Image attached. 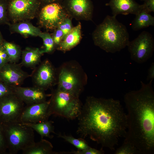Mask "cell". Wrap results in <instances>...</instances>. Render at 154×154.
<instances>
[{"mask_svg":"<svg viewBox=\"0 0 154 154\" xmlns=\"http://www.w3.org/2000/svg\"><path fill=\"white\" fill-rule=\"evenodd\" d=\"M141 0L144 2L142 4L143 10L150 13L152 12H154V0Z\"/></svg>","mask_w":154,"mask_h":154,"instance_id":"obj_33","label":"cell"},{"mask_svg":"<svg viewBox=\"0 0 154 154\" xmlns=\"http://www.w3.org/2000/svg\"><path fill=\"white\" fill-rule=\"evenodd\" d=\"M115 154H139V152L136 147L131 143L124 141L122 145L117 149Z\"/></svg>","mask_w":154,"mask_h":154,"instance_id":"obj_26","label":"cell"},{"mask_svg":"<svg viewBox=\"0 0 154 154\" xmlns=\"http://www.w3.org/2000/svg\"><path fill=\"white\" fill-rule=\"evenodd\" d=\"M81 38V25L80 23L79 22L64 37L57 47V49L63 52L70 50L80 43Z\"/></svg>","mask_w":154,"mask_h":154,"instance_id":"obj_17","label":"cell"},{"mask_svg":"<svg viewBox=\"0 0 154 154\" xmlns=\"http://www.w3.org/2000/svg\"><path fill=\"white\" fill-rule=\"evenodd\" d=\"M6 10L4 4L0 1V23L4 21L6 19Z\"/></svg>","mask_w":154,"mask_h":154,"instance_id":"obj_34","label":"cell"},{"mask_svg":"<svg viewBox=\"0 0 154 154\" xmlns=\"http://www.w3.org/2000/svg\"><path fill=\"white\" fill-rule=\"evenodd\" d=\"M51 36L56 47H57L63 39L64 35L62 31L57 28L55 30Z\"/></svg>","mask_w":154,"mask_h":154,"instance_id":"obj_30","label":"cell"},{"mask_svg":"<svg viewBox=\"0 0 154 154\" xmlns=\"http://www.w3.org/2000/svg\"><path fill=\"white\" fill-rule=\"evenodd\" d=\"M42 54L38 48H26L22 52V63L28 67H33L40 62Z\"/></svg>","mask_w":154,"mask_h":154,"instance_id":"obj_20","label":"cell"},{"mask_svg":"<svg viewBox=\"0 0 154 154\" xmlns=\"http://www.w3.org/2000/svg\"><path fill=\"white\" fill-rule=\"evenodd\" d=\"M73 27L71 19L68 17L66 18L58 28L63 32L64 37L70 32Z\"/></svg>","mask_w":154,"mask_h":154,"instance_id":"obj_28","label":"cell"},{"mask_svg":"<svg viewBox=\"0 0 154 154\" xmlns=\"http://www.w3.org/2000/svg\"><path fill=\"white\" fill-rule=\"evenodd\" d=\"M62 5L70 17L77 20H92L93 6L91 0H64Z\"/></svg>","mask_w":154,"mask_h":154,"instance_id":"obj_12","label":"cell"},{"mask_svg":"<svg viewBox=\"0 0 154 154\" xmlns=\"http://www.w3.org/2000/svg\"><path fill=\"white\" fill-rule=\"evenodd\" d=\"M77 68L67 65L60 70L58 88L69 92L79 98L83 87L81 75Z\"/></svg>","mask_w":154,"mask_h":154,"instance_id":"obj_9","label":"cell"},{"mask_svg":"<svg viewBox=\"0 0 154 154\" xmlns=\"http://www.w3.org/2000/svg\"><path fill=\"white\" fill-rule=\"evenodd\" d=\"M52 115L49 101L25 106L19 120L21 123H36L48 120Z\"/></svg>","mask_w":154,"mask_h":154,"instance_id":"obj_11","label":"cell"},{"mask_svg":"<svg viewBox=\"0 0 154 154\" xmlns=\"http://www.w3.org/2000/svg\"><path fill=\"white\" fill-rule=\"evenodd\" d=\"M9 62V56L2 44L0 46V68Z\"/></svg>","mask_w":154,"mask_h":154,"instance_id":"obj_32","label":"cell"},{"mask_svg":"<svg viewBox=\"0 0 154 154\" xmlns=\"http://www.w3.org/2000/svg\"><path fill=\"white\" fill-rule=\"evenodd\" d=\"M77 118L78 135L102 147L114 150L120 138L126 135L127 114L119 100L88 97Z\"/></svg>","mask_w":154,"mask_h":154,"instance_id":"obj_1","label":"cell"},{"mask_svg":"<svg viewBox=\"0 0 154 154\" xmlns=\"http://www.w3.org/2000/svg\"><path fill=\"white\" fill-rule=\"evenodd\" d=\"M39 37L43 40L44 48L41 50V53H48L52 52L56 47L51 35L49 33L41 32L39 34Z\"/></svg>","mask_w":154,"mask_h":154,"instance_id":"obj_25","label":"cell"},{"mask_svg":"<svg viewBox=\"0 0 154 154\" xmlns=\"http://www.w3.org/2000/svg\"><path fill=\"white\" fill-rule=\"evenodd\" d=\"M40 4L38 0H13L9 7L10 17L15 23L33 19Z\"/></svg>","mask_w":154,"mask_h":154,"instance_id":"obj_10","label":"cell"},{"mask_svg":"<svg viewBox=\"0 0 154 154\" xmlns=\"http://www.w3.org/2000/svg\"><path fill=\"white\" fill-rule=\"evenodd\" d=\"M55 77L53 67L49 61H46L41 65L34 75L33 79L35 86L45 90L52 85Z\"/></svg>","mask_w":154,"mask_h":154,"instance_id":"obj_15","label":"cell"},{"mask_svg":"<svg viewBox=\"0 0 154 154\" xmlns=\"http://www.w3.org/2000/svg\"><path fill=\"white\" fill-rule=\"evenodd\" d=\"M127 46L131 59L138 64L146 62L152 56L154 50V40L152 35L144 31Z\"/></svg>","mask_w":154,"mask_h":154,"instance_id":"obj_6","label":"cell"},{"mask_svg":"<svg viewBox=\"0 0 154 154\" xmlns=\"http://www.w3.org/2000/svg\"><path fill=\"white\" fill-rule=\"evenodd\" d=\"M68 17L62 5L54 2L47 4L41 9L39 15V23L46 29L55 30Z\"/></svg>","mask_w":154,"mask_h":154,"instance_id":"obj_8","label":"cell"},{"mask_svg":"<svg viewBox=\"0 0 154 154\" xmlns=\"http://www.w3.org/2000/svg\"><path fill=\"white\" fill-rule=\"evenodd\" d=\"M14 93L13 87L0 80V99L10 94Z\"/></svg>","mask_w":154,"mask_h":154,"instance_id":"obj_29","label":"cell"},{"mask_svg":"<svg viewBox=\"0 0 154 154\" xmlns=\"http://www.w3.org/2000/svg\"><path fill=\"white\" fill-rule=\"evenodd\" d=\"M7 150L6 141L3 129L0 124V154H5Z\"/></svg>","mask_w":154,"mask_h":154,"instance_id":"obj_31","label":"cell"},{"mask_svg":"<svg viewBox=\"0 0 154 154\" xmlns=\"http://www.w3.org/2000/svg\"><path fill=\"white\" fill-rule=\"evenodd\" d=\"M28 76L20 66L9 62L0 68V80L12 87L20 86Z\"/></svg>","mask_w":154,"mask_h":154,"instance_id":"obj_13","label":"cell"},{"mask_svg":"<svg viewBox=\"0 0 154 154\" xmlns=\"http://www.w3.org/2000/svg\"><path fill=\"white\" fill-rule=\"evenodd\" d=\"M53 123L52 121L48 120L36 123H21L31 127L38 133L42 138L45 137L51 139L53 136L51 134H56L54 131Z\"/></svg>","mask_w":154,"mask_h":154,"instance_id":"obj_22","label":"cell"},{"mask_svg":"<svg viewBox=\"0 0 154 154\" xmlns=\"http://www.w3.org/2000/svg\"><path fill=\"white\" fill-rule=\"evenodd\" d=\"M58 137L63 139L66 141L72 144L78 150H87L91 147L82 138L76 139L71 135H66L64 134H58Z\"/></svg>","mask_w":154,"mask_h":154,"instance_id":"obj_24","label":"cell"},{"mask_svg":"<svg viewBox=\"0 0 154 154\" xmlns=\"http://www.w3.org/2000/svg\"><path fill=\"white\" fill-rule=\"evenodd\" d=\"M153 80L125 94L127 129L124 141L133 145L141 154L154 152V92Z\"/></svg>","mask_w":154,"mask_h":154,"instance_id":"obj_2","label":"cell"},{"mask_svg":"<svg viewBox=\"0 0 154 154\" xmlns=\"http://www.w3.org/2000/svg\"><path fill=\"white\" fill-rule=\"evenodd\" d=\"M3 40L2 36L1 33H0V46L3 44Z\"/></svg>","mask_w":154,"mask_h":154,"instance_id":"obj_37","label":"cell"},{"mask_svg":"<svg viewBox=\"0 0 154 154\" xmlns=\"http://www.w3.org/2000/svg\"><path fill=\"white\" fill-rule=\"evenodd\" d=\"M154 25V17L143 10L135 15L131 24L132 29L134 31H138Z\"/></svg>","mask_w":154,"mask_h":154,"instance_id":"obj_21","label":"cell"},{"mask_svg":"<svg viewBox=\"0 0 154 154\" xmlns=\"http://www.w3.org/2000/svg\"><path fill=\"white\" fill-rule=\"evenodd\" d=\"M14 93L27 105L39 103L46 101L48 95L44 90L38 87H13Z\"/></svg>","mask_w":154,"mask_h":154,"instance_id":"obj_14","label":"cell"},{"mask_svg":"<svg viewBox=\"0 0 154 154\" xmlns=\"http://www.w3.org/2000/svg\"><path fill=\"white\" fill-rule=\"evenodd\" d=\"M44 2L47 3H52L58 1L60 0H42Z\"/></svg>","mask_w":154,"mask_h":154,"instance_id":"obj_36","label":"cell"},{"mask_svg":"<svg viewBox=\"0 0 154 154\" xmlns=\"http://www.w3.org/2000/svg\"><path fill=\"white\" fill-rule=\"evenodd\" d=\"M3 45L9 56V62L15 63L18 61L21 54L19 47L14 43L6 41H3Z\"/></svg>","mask_w":154,"mask_h":154,"instance_id":"obj_23","label":"cell"},{"mask_svg":"<svg viewBox=\"0 0 154 154\" xmlns=\"http://www.w3.org/2000/svg\"><path fill=\"white\" fill-rule=\"evenodd\" d=\"M116 17L107 16L92 35L95 45L107 52L120 51L127 46L129 41L126 26Z\"/></svg>","mask_w":154,"mask_h":154,"instance_id":"obj_3","label":"cell"},{"mask_svg":"<svg viewBox=\"0 0 154 154\" xmlns=\"http://www.w3.org/2000/svg\"><path fill=\"white\" fill-rule=\"evenodd\" d=\"M49 101L52 115L68 119L77 118L82 107L78 97L58 88L52 92Z\"/></svg>","mask_w":154,"mask_h":154,"instance_id":"obj_5","label":"cell"},{"mask_svg":"<svg viewBox=\"0 0 154 154\" xmlns=\"http://www.w3.org/2000/svg\"><path fill=\"white\" fill-rule=\"evenodd\" d=\"M12 31L25 37L38 36L41 32L39 28L26 21L15 23L11 26Z\"/></svg>","mask_w":154,"mask_h":154,"instance_id":"obj_19","label":"cell"},{"mask_svg":"<svg viewBox=\"0 0 154 154\" xmlns=\"http://www.w3.org/2000/svg\"><path fill=\"white\" fill-rule=\"evenodd\" d=\"M104 151L102 149L98 150L92 148L87 150H78L71 151H62L57 152V154H103Z\"/></svg>","mask_w":154,"mask_h":154,"instance_id":"obj_27","label":"cell"},{"mask_svg":"<svg viewBox=\"0 0 154 154\" xmlns=\"http://www.w3.org/2000/svg\"><path fill=\"white\" fill-rule=\"evenodd\" d=\"M147 77V80H153L154 79V63L152 62L148 70Z\"/></svg>","mask_w":154,"mask_h":154,"instance_id":"obj_35","label":"cell"},{"mask_svg":"<svg viewBox=\"0 0 154 154\" xmlns=\"http://www.w3.org/2000/svg\"><path fill=\"white\" fill-rule=\"evenodd\" d=\"M106 5L110 7L112 15L115 17L120 14L135 15L143 9L142 5L139 4L134 0H110Z\"/></svg>","mask_w":154,"mask_h":154,"instance_id":"obj_16","label":"cell"},{"mask_svg":"<svg viewBox=\"0 0 154 154\" xmlns=\"http://www.w3.org/2000/svg\"><path fill=\"white\" fill-rule=\"evenodd\" d=\"M53 149V145L50 142L42 139L22 151L23 154H57Z\"/></svg>","mask_w":154,"mask_h":154,"instance_id":"obj_18","label":"cell"},{"mask_svg":"<svg viewBox=\"0 0 154 154\" xmlns=\"http://www.w3.org/2000/svg\"><path fill=\"white\" fill-rule=\"evenodd\" d=\"M24 103L14 93L0 99V123L19 122Z\"/></svg>","mask_w":154,"mask_h":154,"instance_id":"obj_7","label":"cell"},{"mask_svg":"<svg viewBox=\"0 0 154 154\" xmlns=\"http://www.w3.org/2000/svg\"><path fill=\"white\" fill-rule=\"evenodd\" d=\"M3 129L10 154H16L35 142L34 130L20 122L0 123Z\"/></svg>","mask_w":154,"mask_h":154,"instance_id":"obj_4","label":"cell"}]
</instances>
